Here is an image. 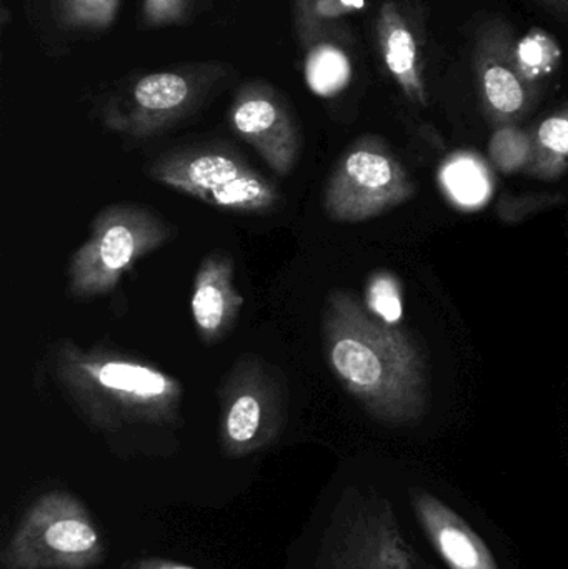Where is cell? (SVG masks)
<instances>
[{
  "label": "cell",
  "mask_w": 568,
  "mask_h": 569,
  "mask_svg": "<svg viewBox=\"0 0 568 569\" xmlns=\"http://www.w3.org/2000/svg\"><path fill=\"white\" fill-rule=\"evenodd\" d=\"M122 0H52L60 26L69 30L97 32L112 26Z\"/></svg>",
  "instance_id": "cell-19"
},
{
  "label": "cell",
  "mask_w": 568,
  "mask_h": 569,
  "mask_svg": "<svg viewBox=\"0 0 568 569\" xmlns=\"http://www.w3.org/2000/svg\"><path fill=\"white\" fill-rule=\"evenodd\" d=\"M220 447L229 458H243L270 447L287 418L283 381L262 358L246 355L220 387Z\"/></svg>",
  "instance_id": "cell-9"
},
{
  "label": "cell",
  "mask_w": 568,
  "mask_h": 569,
  "mask_svg": "<svg viewBox=\"0 0 568 569\" xmlns=\"http://www.w3.org/2000/svg\"><path fill=\"white\" fill-rule=\"evenodd\" d=\"M317 569H416V553L386 497L349 488L326 528Z\"/></svg>",
  "instance_id": "cell-6"
},
{
  "label": "cell",
  "mask_w": 568,
  "mask_h": 569,
  "mask_svg": "<svg viewBox=\"0 0 568 569\" xmlns=\"http://www.w3.org/2000/svg\"><path fill=\"white\" fill-rule=\"evenodd\" d=\"M542 2L568 19V0H542Z\"/></svg>",
  "instance_id": "cell-25"
},
{
  "label": "cell",
  "mask_w": 568,
  "mask_h": 569,
  "mask_svg": "<svg viewBox=\"0 0 568 569\" xmlns=\"http://www.w3.org/2000/svg\"><path fill=\"white\" fill-rule=\"evenodd\" d=\"M416 569H430V568L427 567V565L423 563L422 560H419V557H417V555H416Z\"/></svg>",
  "instance_id": "cell-26"
},
{
  "label": "cell",
  "mask_w": 568,
  "mask_h": 569,
  "mask_svg": "<svg viewBox=\"0 0 568 569\" xmlns=\"http://www.w3.org/2000/svg\"><path fill=\"white\" fill-rule=\"evenodd\" d=\"M323 347L333 377L387 425L416 423L427 410V365L416 341L369 313L346 290L327 298Z\"/></svg>",
  "instance_id": "cell-1"
},
{
  "label": "cell",
  "mask_w": 568,
  "mask_h": 569,
  "mask_svg": "<svg viewBox=\"0 0 568 569\" xmlns=\"http://www.w3.org/2000/svg\"><path fill=\"white\" fill-rule=\"evenodd\" d=\"M303 72L306 82L316 96L336 97L342 92L352 79V60L349 53L333 40V36L323 37L306 47Z\"/></svg>",
  "instance_id": "cell-15"
},
{
  "label": "cell",
  "mask_w": 568,
  "mask_h": 569,
  "mask_svg": "<svg viewBox=\"0 0 568 569\" xmlns=\"http://www.w3.org/2000/svg\"><path fill=\"white\" fill-rule=\"evenodd\" d=\"M229 120L233 132L253 147L277 176L292 172L302 149V136L292 110L272 86L256 80L240 87Z\"/></svg>",
  "instance_id": "cell-10"
},
{
  "label": "cell",
  "mask_w": 568,
  "mask_h": 569,
  "mask_svg": "<svg viewBox=\"0 0 568 569\" xmlns=\"http://www.w3.org/2000/svg\"><path fill=\"white\" fill-rule=\"evenodd\" d=\"M559 59V47L546 32H534L517 42V60L527 80L536 83Z\"/></svg>",
  "instance_id": "cell-21"
},
{
  "label": "cell",
  "mask_w": 568,
  "mask_h": 569,
  "mask_svg": "<svg viewBox=\"0 0 568 569\" xmlns=\"http://www.w3.org/2000/svg\"><path fill=\"white\" fill-rule=\"evenodd\" d=\"M413 515L449 569H500L486 541L459 513L426 490L410 493Z\"/></svg>",
  "instance_id": "cell-12"
},
{
  "label": "cell",
  "mask_w": 568,
  "mask_h": 569,
  "mask_svg": "<svg viewBox=\"0 0 568 569\" xmlns=\"http://www.w3.org/2000/svg\"><path fill=\"white\" fill-rule=\"evenodd\" d=\"M233 272L232 257L223 252L210 253L197 270L190 308L203 343L223 340L242 310L243 297L233 284Z\"/></svg>",
  "instance_id": "cell-13"
},
{
  "label": "cell",
  "mask_w": 568,
  "mask_h": 569,
  "mask_svg": "<svg viewBox=\"0 0 568 569\" xmlns=\"http://www.w3.org/2000/svg\"><path fill=\"white\" fill-rule=\"evenodd\" d=\"M490 159L504 173L519 172L532 162L534 142L517 127H502L490 140Z\"/></svg>",
  "instance_id": "cell-20"
},
{
  "label": "cell",
  "mask_w": 568,
  "mask_h": 569,
  "mask_svg": "<svg viewBox=\"0 0 568 569\" xmlns=\"http://www.w3.org/2000/svg\"><path fill=\"white\" fill-rule=\"evenodd\" d=\"M366 0H292L293 29L300 46L333 36L342 19L366 9Z\"/></svg>",
  "instance_id": "cell-16"
},
{
  "label": "cell",
  "mask_w": 568,
  "mask_h": 569,
  "mask_svg": "<svg viewBox=\"0 0 568 569\" xmlns=\"http://www.w3.org/2000/svg\"><path fill=\"white\" fill-rule=\"evenodd\" d=\"M106 557V537L86 503L52 490L20 518L3 548L2 569H96Z\"/></svg>",
  "instance_id": "cell-3"
},
{
  "label": "cell",
  "mask_w": 568,
  "mask_h": 569,
  "mask_svg": "<svg viewBox=\"0 0 568 569\" xmlns=\"http://www.w3.org/2000/svg\"><path fill=\"white\" fill-rule=\"evenodd\" d=\"M380 56L397 86L419 106H427L422 50L416 23L399 0H386L376 19Z\"/></svg>",
  "instance_id": "cell-14"
},
{
  "label": "cell",
  "mask_w": 568,
  "mask_h": 569,
  "mask_svg": "<svg viewBox=\"0 0 568 569\" xmlns=\"http://www.w3.org/2000/svg\"><path fill=\"white\" fill-rule=\"evenodd\" d=\"M474 66L490 116L499 120L514 119L532 102L536 89L520 70L517 42L507 23L484 27L477 39Z\"/></svg>",
  "instance_id": "cell-11"
},
{
  "label": "cell",
  "mask_w": 568,
  "mask_h": 569,
  "mask_svg": "<svg viewBox=\"0 0 568 569\" xmlns=\"http://www.w3.org/2000/svg\"><path fill=\"white\" fill-rule=\"evenodd\" d=\"M192 0H143L142 19L147 27H169L186 22Z\"/></svg>",
  "instance_id": "cell-23"
},
{
  "label": "cell",
  "mask_w": 568,
  "mask_h": 569,
  "mask_svg": "<svg viewBox=\"0 0 568 569\" xmlns=\"http://www.w3.org/2000/svg\"><path fill=\"white\" fill-rule=\"evenodd\" d=\"M130 569H197L177 561L163 560V558H142L136 561Z\"/></svg>",
  "instance_id": "cell-24"
},
{
  "label": "cell",
  "mask_w": 568,
  "mask_h": 569,
  "mask_svg": "<svg viewBox=\"0 0 568 569\" xmlns=\"http://www.w3.org/2000/svg\"><path fill=\"white\" fill-rule=\"evenodd\" d=\"M568 167V109L540 123L529 169L534 177L556 180Z\"/></svg>",
  "instance_id": "cell-18"
},
{
  "label": "cell",
  "mask_w": 568,
  "mask_h": 569,
  "mask_svg": "<svg viewBox=\"0 0 568 569\" xmlns=\"http://www.w3.org/2000/svg\"><path fill=\"white\" fill-rule=\"evenodd\" d=\"M53 375L83 420L99 430L179 421L180 381L133 355L60 341Z\"/></svg>",
  "instance_id": "cell-2"
},
{
  "label": "cell",
  "mask_w": 568,
  "mask_h": 569,
  "mask_svg": "<svg viewBox=\"0 0 568 569\" xmlns=\"http://www.w3.org/2000/svg\"><path fill=\"white\" fill-rule=\"evenodd\" d=\"M369 308L377 318L396 325L402 317V301H400L399 284L390 273L380 272L372 277L369 283Z\"/></svg>",
  "instance_id": "cell-22"
},
{
  "label": "cell",
  "mask_w": 568,
  "mask_h": 569,
  "mask_svg": "<svg viewBox=\"0 0 568 569\" xmlns=\"http://www.w3.org/2000/svg\"><path fill=\"white\" fill-rule=\"evenodd\" d=\"M226 73L220 63H197L137 77L110 97L103 123L133 139L157 136L196 112Z\"/></svg>",
  "instance_id": "cell-7"
},
{
  "label": "cell",
  "mask_w": 568,
  "mask_h": 569,
  "mask_svg": "<svg viewBox=\"0 0 568 569\" xmlns=\"http://www.w3.org/2000/svg\"><path fill=\"white\" fill-rule=\"evenodd\" d=\"M149 177L176 192L237 213H270L279 189L229 147H189L159 157Z\"/></svg>",
  "instance_id": "cell-5"
},
{
  "label": "cell",
  "mask_w": 568,
  "mask_h": 569,
  "mask_svg": "<svg viewBox=\"0 0 568 569\" xmlns=\"http://www.w3.org/2000/svg\"><path fill=\"white\" fill-rule=\"evenodd\" d=\"M173 236L176 230L162 217L140 203L103 207L90 222L86 242L70 259V295L76 300H90L110 293L123 273Z\"/></svg>",
  "instance_id": "cell-4"
},
{
  "label": "cell",
  "mask_w": 568,
  "mask_h": 569,
  "mask_svg": "<svg viewBox=\"0 0 568 569\" xmlns=\"http://www.w3.org/2000/svg\"><path fill=\"white\" fill-rule=\"evenodd\" d=\"M440 183L446 196L464 209L482 207L492 193L489 170L477 157L467 153L454 157L442 167Z\"/></svg>",
  "instance_id": "cell-17"
},
{
  "label": "cell",
  "mask_w": 568,
  "mask_h": 569,
  "mask_svg": "<svg viewBox=\"0 0 568 569\" xmlns=\"http://www.w3.org/2000/svg\"><path fill=\"white\" fill-rule=\"evenodd\" d=\"M409 173L380 137L363 136L343 152L323 196L327 217L339 223L376 219L412 199Z\"/></svg>",
  "instance_id": "cell-8"
}]
</instances>
